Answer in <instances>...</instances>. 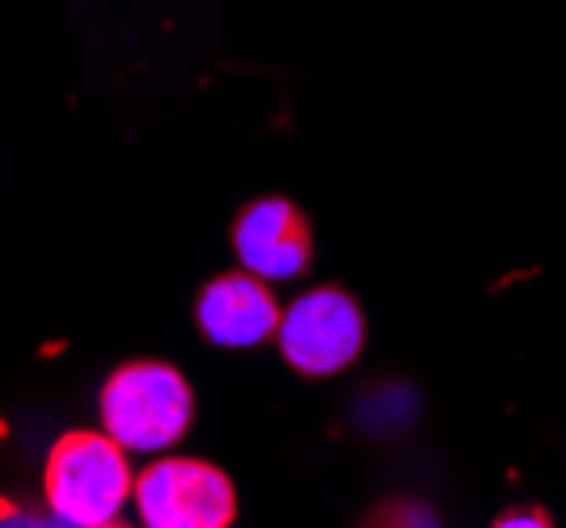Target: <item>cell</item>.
Here are the masks:
<instances>
[{"mask_svg": "<svg viewBox=\"0 0 566 528\" xmlns=\"http://www.w3.org/2000/svg\"><path fill=\"white\" fill-rule=\"evenodd\" d=\"M127 448L106 432H69L55 440L43 469V490L55 520L76 528H106L132 499Z\"/></svg>", "mask_w": 566, "mask_h": 528, "instance_id": "1", "label": "cell"}, {"mask_svg": "<svg viewBox=\"0 0 566 528\" xmlns=\"http://www.w3.org/2000/svg\"><path fill=\"white\" fill-rule=\"evenodd\" d=\"M190 384L161 360H136L115 368L102 384V427L127 453H166L190 427Z\"/></svg>", "mask_w": 566, "mask_h": 528, "instance_id": "2", "label": "cell"}, {"mask_svg": "<svg viewBox=\"0 0 566 528\" xmlns=\"http://www.w3.org/2000/svg\"><path fill=\"white\" fill-rule=\"evenodd\" d=\"M136 511L148 528H229L237 516L233 482L195 456H161L136 486Z\"/></svg>", "mask_w": 566, "mask_h": 528, "instance_id": "3", "label": "cell"}, {"mask_svg": "<svg viewBox=\"0 0 566 528\" xmlns=\"http://www.w3.org/2000/svg\"><path fill=\"white\" fill-rule=\"evenodd\" d=\"M275 338L296 372L331 377L364 351V313L343 288H313L283 309Z\"/></svg>", "mask_w": 566, "mask_h": 528, "instance_id": "4", "label": "cell"}, {"mask_svg": "<svg viewBox=\"0 0 566 528\" xmlns=\"http://www.w3.org/2000/svg\"><path fill=\"white\" fill-rule=\"evenodd\" d=\"M233 250L250 275L266 284L296 279L313 254V233L296 203L287 199H259L233 224Z\"/></svg>", "mask_w": 566, "mask_h": 528, "instance_id": "5", "label": "cell"}, {"mask_svg": "<svg viewBox=\"0 0 566 528\" xmlns=\"http://www.w3.org/2000/svg\"><path fill=\"white\" fill-rule=\"evenodd\" d=\"M195 317L208 342L241 351V347H259L266 338H275L283 313L266 279L241 271V275H220L199 292Z\"/></svg>", "mask_w": 566, "mask_h": 528, "instance_id": "6", "label": "cell"}, {"mask_svg": "<svg viewBox=\"0 0 566 528\" xmlns=\"http://www.w3.org/2000/svg\"><path fill=\"white\" fill-rule=\"evenodd\" d=\"M545 528L549 525V516L545 511H507V516H499V528Z\"/></svg>", "mask_w": 566, "mask_h": 528, "instance_id": "7", "label": "cell"}]
</instances>
